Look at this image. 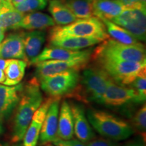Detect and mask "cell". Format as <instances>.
<instances>
[{
  "label": "cell",
  "instance_id": "1",
  "mask_svg": "<svg viewBox=\"0 0 146 146\" xmlns=\"http://www.w3.org/2000/svg\"><path fill=\"white\" fill-rule=\"evenodd\" d=\"M43 102L39 82L33 78L23 87L16 108L12 127L11 141L18 143L23 139L33 116Z\"/></svg>",
  "mask_w": 146,
  "mask_h": 146
},
{
  "label": "cell",
  "instance_id": "28",
  "mask_svg": "<svg viewBox=\"0 0 146 146\" xmlns=\"http://www.w3.org/2000/svg\"><path fill=\"white\" fill-rule=\"evenodd\" d=\"M48 3V0H23L15 6L16 10L22 13H29L43 10Z\"/></svg>",
  "mask_w": 146,
  "mask_h": 146
},
{
  "label": "cell",
  "instance_id": "20",
  "mask_svg": "<svg viewBox=\"0 0 146 146\" xmlns=\"http://www.w3.org/2000/svg\"><path fill=\"white\" fill-rule=\"evenodd\" d=\"M74 135V125L70 105L66 101H64L59 109L58 123V139L68 140Z\"/></svg>",
  "mask_w": 146,
  "mask_h": 146
},
{
  "label": "cell",
  "instance_id": "8",
  "mask_svg": "<svg viewBox=\"0 0 146 146\" xmlns=\"http://www.w3.org/2000/svg\"><path fill=\"white\" fill-rule=\"evenodd\" d=\"M110 21L126 29L138 41H145L146 10L127 9Z\"/></svg>",
  "mask_w": 146,
  "mask_h": 146
},
{
  "label": "cell",
  "instance_id": "25",
  "mask_svg": "<svg viewBox=\"0 0 146 146\" xmlns=\"http://www.w3.org/2000/svg\"><path fill=\"white\" fill-rule=\"evenodd\" d=\"M100 19L104 25L107 33L112 36L115 41L127 45H135L140 43L139 41L122 27L107 18H100Z\"/></svg>",
  "mask_w": 146,
  "mask_h": 146
},
{
  "label": "cell",
  "instance_id": "35",
  "mask_svg": "<svg viewBox=\"0 0 146 146\" xmlns=\"http://www.w3.org/2000/svg\"><path fill=\"white\" fill-rule=\"evenodd\" d=\"M125 146H145V145L143 143L139 141H135V142H132V143H130Z\"/></svg>",
  "mask_w": 146,
  "mask_h": 146
},
{
  "label": "cell",
  "instance_id": "23",
  "mask_svg": "<svg viewBox=\"0 0 146 146\" xmlns=\"http://www.w3.org/2000/svg\"><path fill=\"white\" fill-rule=\"evenodd\" d=\"M27 64L21 59H8L4 68L5 85L14 86L21 83L25 76Z\"/></svg>",
  "mask_w": 146,
  "mask_h": 146
},
{
  "label": "cell",
  "instance_id": "26",
  "mask_svg": "<svg viewBox=\"0 0 146 146\" xmlns=\"http://www.w3.org/2000/svg\"><path fill=\"white\" fill-rule=\"evenodd\" d=\"M78 19L94 16L92 0H62Z\"/></svg>",
  "mask_w": 146,
  "mask_h": 146
},
{
  "label": "cell",
  "instance_id": "40",
  "mask_svg": "<svg viewBox=\"0 0 146 146\" xmlns=\"http://www.w3.org/2000/svg\"><path fill=\"white\" fill-rule=\"evenodd\" d=\"M138 1H139L140 2L143 3L144 5H146V0H138Z\"/></svg>",
  "mask_w": 146,
  "mask_h": 146
},
{
  "label": "cell",
  "instance_id": "3",
  "mask_svg": "<svg viewBox=\"0 0 146 146\" xmlns=\"http://www.w3.org/2000/svg\"><path fill=\"white\" fill-rule=\"evenodd\" d=\"M92 53L94 60L112 59L121 61L146 62L145 49L142 43L135 45H127L109 39L102 41Z\"/></svg>",
  "mask_w": 146,
  "mask_h": 146
},
{
  "label": "cell",
  "instance_id": "2",
  "mask_svg": "<svg viewBox=\"0 0 146 146\" xmlns=\"http://www.w3.org/2000/svg\"><path fill=\"white\" fill-rule=\"evenodd\" d=\"M86 116L95 130L106 138L121 141L133 133L132 127L127 122L107 112L89 109Z\"/></svg>",
  "mask_w": 146,
  "mask_h": 146
},
{
  "label": "cell",
  "instance_id": "29",
  "mask_svg": "<svg viewBox=\"0 0 146 146\" xmlns=\"http://www.w3.org/2000/svg\"><path fill=\"white\" fill-rule=\"evenodd\" d=\"M133 124L137 130L145 135L146 131V106L145 104L134 115Z\"/></svg>",
  "mask_w": 146,
  "mask_h": 146
},
{
  "label": "cell",
  "instance_id": "5",
  "mask_svg": "<svg viewBox=\"0 0 146 146\" xmlns=\"http://www.w3.org/2000/svg\"><path fill=\"white\" fill-rule=\"evenodd\" d=\"M110 80L107 73L100 67L85 68L81 78V88L77 98L85 102L100 104Z\"/></svg>",
  "mask_w": 146,
  "mask_h": 146
},
{
  "label": "cell",
  "instance_id": "7",
  "mask_svg": "<svg viewBox=\"0 0 146 146\" xmlns=\"http://www.w3.org/2000/svg\"><path fill=\"white\" fill-rule=\"evenodd\" d=\"M78 71H68L48 76L39 80L41 89L53 98L72 94L79 83Z\"/></svg>",
  "mask_w": 146,
  "mask_h": 146
},
{
  "label": "cell",
  "instance_id": "36",
  "mask_svg": "<svg viewBox=\"0 0 146 146\" xmlns=\"http://www.w3.org/2000/svg\"><path fill=\"white\" fill-rule=\"evenodd\" d=\"M5 31H6L1 28V27H0V43H1V42L3 41V39H4Z\"/></svg>",
  "mask_w": 146,
  "mask_h": 146
},
{
  "label": "cell",
  "instance_id": "4",
  "mask_svg": "<svg viewBox=\"0 0 146 146\" xmlns=\"http://www.w3.org/2000/svg\"><path fill=\"white\" fill-rule=\"evenodd\" d=\"M64 36L96 37L103 41L109 38L104 25L96 16L77 19L68 25L54 27L51 30L49 38Z\"/></svg>",
  "mask_w": 146,
  "mask_h": 146
},
{
  "label": "cell",
  "instance_id": "18",
  "mask_svg": "<svg viewBox=\"0 0 146 146\" xmlns=\"http://www.w3.org/2000/svg\"><path fill=\"white\" fill-rule=\"evenodd\" d=\"M50 46L62 47L70 50H81L102 43L103 40L96 37L64 36L49 38Z\"/></svg>",
  "mask_w": 146,
  "mask_h": 146
},
{
  "label": "cell",
  "instance_id": "24",
  "mask_svg": "<svg viewBox=\"0 0 146 146\" xmlns=\"http://www.w3.org/2000/svg\"><path fill=\"white\" fill-rule=\"evenodd\" d=\"M48 10L55 24L58 25H68L78 19L62 0H50Z\"/></svg>",
  "mask_w": 146,
  "mask_h": 146
},
{
  "label": "cell",
  "instance_id": "41",
  "mask_svg": "<svg viewBox=\"0 0 146 146\" xmlns=\"http://www.w3.org/2000/svg\"><path fill=\"white\" fill-rule=\"evenodd\" d=\"M46 146H55V145H53L52 144H50V143H47Z\"/></svg>",
  "mask_w": 146,
  "mask_h": 146
},
{
  "label": "cell",
  "instance_id": "15",
  "mask_svg": "<svg viewBox=\"0 0 146 146\" xmlns=\"http://www.w3.org/2000/svg\"><path fill=\"white\" fill-rule=\"evenodd\" d=\"M23 88L20 83L14 86L0 85V120L8 118L17 106Z\"/></svg>",
  "mask_w": 146,
  "mask_h": 146
},
{
  "label": "cell",
  "instance_id": "11",
  "mask_svg": "<svg viewBox=\"0 0 146 146\" xmlns=\"http://www.w3.org/2000/svg\"><path fill=\"white\" fill-rule=\"evenodd\" d=\"M60 98H54L45 116L39 134L40 145L53 143L58 137V123Z\"/></svg>",
  "mask_w": 146,
  "mask_h": 146
},
{
  "label": "cell",
  "instance_id": "19",
  "mask_svg": "<svg viewBox=\"0 0 146 146\" xmlns=\"http://www.w3.org/2000/svg\"><path fill=\"white\" fill-rule=\"evenodd\" d=\"M25 14L16 10L12 2L0 0V27L4 29H17Z\"/></svg>",
  "mask_w": 146,
  "mask_h": 146
},
{
  "label": "cell",
  "instance_id": "14",
  "mask_svg": "<svg viewBox=\"0 0 146 146\" xmlns=\"http://www.w3.org/2000/svg\"><path fill=\"white\" fill-rule=\"evenodd\" d=\"M72 111L74 134L78 140L86 143L94 139L95 133L89 124L83 106L79 104H72L70 105Z\"/></svg>",
  "mask_w": 146,
  "mask_h": 146
},
{
  "label": "cell",
  "instance_id": "27",
  "mask_svg": "<svg viewBox=\"0 0 146 146\" xmlns=\"http://www.w3.org/2000/svg\"><path fill=\"white\" fill-rule=\"evenodd\" d=\"M131 85L137 94L139 103L143 104L146 99V66L139 72Z\"/></svg>",
  "mask_w": 146,
  "mask_h": 146
},
{
  "label": "cell",
  "instance_id": "16",
  "mask_svg": "<svg viewBox=\"0 0 146 146\" xmlns=\"http://www.w3.org/2000/svg\"><path fill=\"white\" fill-rule=\"evenodd\" d=\"M45 41V32L35 30L23 33L24 51L27 64L33 65L35 60L39 56Z\"/></svg>",
  "mask_w": 146,
  "mask_h": 146
},
{
  "label": "cell",
  "instance_id": "42",
  "mask_svg": "<svg viewBox=\"0 0 146 146\" xmlns=\"http://www.w3.org/2000/svg\"><path fill=\"white\" fill-rule=\"evenodd\" d=\"M16 146H24V145H23V144H18V145H16Z\"/></svg>",
  "mask_w": 146,
  "mask_h": 146
},
{
  "label": "cell",
  "instance_id": "6",
  "mask_svg": "<svg viewBox=\"0 0 146 146\" xmlns=\"http://www.w3.org/2000/svg\"><path fill=\"white\" fill-rule=\"evenodd\" d=\"M96 60L100 68L104 70L114 83L123 86L131 85L139 72L146 66V62H136L112 59Z\"/></svg>",
  "mask_w": 146,
  "mask_h": 146
},
{
  "label": "cell",
  "instance_id": "43",
  "mask_svg": "<svg viewBox=\"0 0 146 146\" xmlns=\"http://www.w3.org/2000/svg\"><path fill=\"white\" fill-rule=\"evenodd\" d=\"M8 1H10V2H11V0H8Z\"/></svg>",
  "mask_w": 146,
  "mask_h": 146
},
{
  "label": "cell",
  "instance_id": "10",
  "mask_svg": "<svg viewBox=\"0 0 146 146\" xmlns=\"http://www.w3.org/2000/svg\"><path fill=\"white\" fill-rule=\"evenodd\" d=\"M129 103L140 104L134 89L118 85L110 80L100 104L108 107H120Z\"/></svg>",
  "mask_w": 146,
  "mask_h": 146
},
{
  "label": "cell",
  "instance_id": "33",
  "mask_svg": "<svg viewBox=\"0 0 146 146\" xmlns=\"http://www.w3.org/2000/svg\"><path fill=\"white\" fill-rule=\"evenodd\" d=\"M8 60V59H1V58H0V69L1 70H4Z\"/></svg>",
  "mask_w": 146,
  "mask_h": 146
},
{
  "label": "cell",
  "instance_id": "31",
  "mask_svg": "<svg viewBox=\"0 0 146 146\" xmlns=\"http://www.w3.org/2000/svg\"><path fill=\"white\" fill-rule=\"evenodd\" d=\"M128 9H141L146 10V5L138 0H118Z\"/></svg>",
  "mask_w": 146,
  "mask_h": 146
},
{
  "label": "cell",
  "instance_id": "30",
  "mask_svg": "<svg viewBox=\"0 0 146 146\" xmlns=\"http://www.w3.org/2000/svg\"><path fill=\"white\" fill-rule=\"evenodd\" d=\"M53 143L55 146H86V143L76 139H71L68 140L57 139L56 141L53 142Z\"/></svg>",
  "mask_w": 146,
  "mask_h": 146
},
{
  "label": "cell",
  "instance_id": "37",
  "mask_svg": "<svg viewBox=\"0 0 146 146\" xmlns=\"http://www.w3.org/2000/svg\"><path fill=\"white\" fill-rule=\"evenodd\" d=\"M23 1V0H11V2H12V5L15 7L17 5L19 4V3H21Z\"/></svg>",
  "mask_w": 146,
  "mask_h": 146
},
{
  "label": "cell",
  "instance_id": "34",
  "mask_svg": "<svg viewBox=\"0 0 146 146\" xmlns=\"http://www.w3.org/2000/svg\"><path fill=\"white\" fill-rule=\"evenodd\" d=\"M5 80V75L4 70H1V69H0V83L3 84Z\"/></svg>",
  "mask_w": 146,
  "mask_h": 146
},
{
  "label": "cell",
  "instance_id": "38",
  "mask_svg": "<svg viewBox=\"0 0 146 146\" xmlns=\"http://www.w3.org/2000/svg\"><path fill=\"white\" fill-rule=\"evenodd\" d=\"M3 131H4V129H3L2 125V120H0V135H1V134H3Z\"/></svg>",
  "mask_w": 146,
  "mask_h": 146
},
{
  "label": "cell",
  "instance_id": "21",
  "mask_svg": "<svg viewBox=\"0 0 146 146\" xmlns=\"http://www.w3.org/2000/svg\"><path fill=\"white\" fill-rule=\"evenodd\" d=\"M94 15L98 18L112 19L127 10L118 0H92Z\"/></svg>",
  "mask_w": 146,
  "mask_h": 146
},
{
  "label": "cell",
  "instance_id": "39",
  "mask_svg": "<svg viewBox=\"0 0 146 146\" xmlns=\"http://www.w3.org/2000/svg\"><path fill=\"white\" fill-rule=\"evenodd\" d=\"M0 146H9V145H8V143H1V142H0Z\"/></svg>",
  "mask_w": 146,
  "mask_h": 146
},
{
  "label": "cell",
  "instance_id": "32",
  "mask_svg": "<svg viewBox=\"0 0 146 146\" xmlns=\"http://www.w3.org/2000/svg\"><path fill=\"white\" fill-rule=\"evenodd\" d=\"M86 146H116V145L108 139L103 138L93 139L86 143Z\"/></svg>",
  "mask_w": 146,
  "mask_h": 146
},
{
  "label": "cell",
  "instance_id": "22",
  "mask_svg": "<svg viewBox=\"0 0 146 146\" xmlns=\"http://www.w3.org/2000/svg\"><path fill=\"white\" fill-rule=\"evenodd\" d=\"M55 22L52 17L46 14L39 12H33L25 14L18 25L17 29L27 30H42L50 27H54Z\"/></svg>",
  "mask_w": 146,
  "mask_h": 146
},
{
  "label": "cell",
  "instance_id": "9",
  "mask_svg": "<svg viewBox=\"0 0 146 146\" xmlns=\"http://www.w3.org/2000/svg\"><path fill=\"white\" fill-rule=\"evenodd\" d=\"M90 58L72 60H45L36 63L35 74L38 81L42 78L68 71H79L85 68Z\"/></svg>",
  "mask_w": 146,
  "mask_h": 146
},
{
  "label": "cell",
  "instance_id": "12",
  "mask_svg": "<svg viewBox=\"0 0 146 146\" xmlns=\"http://www.w3.org/2000/svg\"><path fill=\"white\" fill-rule=\"evenodd\" d=\"M54 98H49L41 103L33 116L30 125L23 137L24 146H36L39 141V134L43 121L51 104Z\"/></svg>",
  "mask_w": 146,
  "mask_h": 146
},
{
  "label": "cell",
  "instance_id": "17",
  "mask_svg": "<svg viewBox=\"0 0 146 146\" xmlns=\"http://www.w3.org/2000/svg\"><path fill=\"white\" fill-rule=\"evenodd\" d=\"M0 58L25 60L23 33L9 35L0 43Z\"/></svg>",
  "mask_w": 146,
  "mask_h": 146
},
{
  "label": "cell",
  "instance_id": "13",
  "mask_svg": "<svg viewBox=\"0 0 146 146\" xmlns=\"http://www.w3.org/2000/svg\"><path fill=\"white\" fill-rule=\"evenodd\" d=\"M93 50H70L62 47L49 46L40 53L34 62V64L45 60H72L81 58H91Z\"/></svg>",
  "mask_w": 146,
  "mask_h": 146
}]
</instances>
